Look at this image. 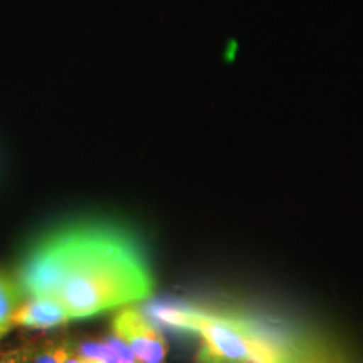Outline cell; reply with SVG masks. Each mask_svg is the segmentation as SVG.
Segmentation results:
<instances>
[{
    "instance_id": "277c9868",
    "label": "cell",
    "mask_w": 363,
    "mask_h": 363,
    "mask_svg": "<svg viewBox=\"0 0 363 363\" xmlns=\"http://www.w3.org/2000/svg\"><path fill=\"white\" fill-rule=\"evenodd\" d=\"M65 308L54 301L51 298H26L16 308L12 316L13 326H22V328L33 330H49L56 328L69 321Z\"/></svg>"
},
{
    "instance_id": "6da1fadb",
    "label": "cell",
    "mask_w": 363,
    "mask_h": 363,
    "mask_svg": "<svg viewBox=\"0 0 363 363\" xmlns=\"http://www.w3.org/2000/svg\"><path fill=\"white\" fill-rule=\"evenodd\" d=\"M16 284L22 298H51L79 320L148 298L153 276L130 230L89 219L40 234L22 257Z\"/></svg>"
},
{
    "instance_id": "5b68a950",
    "label": "cell",
    "mask_w": 363,
    "mask_h": 363,
    "mask_svg": "<svg viewBox=\"0 0 363 363\" xmlns=\"http://www.w3.org/2000/svg\"><path fill=\"white\" fill-rule=\"evenodd\" d=\"M21 291L16 283L0 274V338H4L12 328V316L19 306Z\"/></svg>"
},
{
    "instance_id": "52a82bcc",
    "label": "cell",
    "mask_w": 363,
    "mask_h": 363,
    "mask_svg": "<svg viewBox=\"0 0 363 363\" xmlns=\"http://www.w3.org/2000/svg\"><path fill=\"white\" fill-rule=\"evenodd\" d=\"M33 347H19L13 350L0 353V363H30L33 360Z\"/></svg>"
},
{
    "instance_id": "8992f818",
    "label": "cell",
    "mask_w": 363,
    "mask_h": 363,
    "mask_svg": "<svg viewBox=\"0 0 363 363\" xmlns=\"http://www.w3.org/2000/svg\"><path fill=\"white\" fill-rule=\"evenodd\" d=\"M72 350L66 342H48L33 353L30 363H65Z\"/></svg>"
},
{
    "instance_id": "3957f363",
    "label": "cell",
    "mask_w": 363,
    "mask_h": 363,
    "mask_svg": "<svg viewBox=\"0 0 363 363\" xmlns=\"http://www.w3.org/2000/svg\"><path fill=\"white\" fill-rule=\"evenodd\" d=\"M116 338L128 345L138 363H165L167 342L162 333L135 308H123L111 323Z\"/></svg>"
},
{
    "instance_id": "9c48e42d",
    "label": "cell",
    "mask_w": 363,
    "mask_h": 363,
    "mask_svg": "<svg viewBox=\"0 0 363 363\" xmlns=\"http://www.w3.org/2000/svg\"><path fill=\"white\" fill-rule=\"evenodd\" d=\"M83 363H99V362H94V360H88V358L83 357Z\"/></svg>"
},
{
    "instance_id": "ba28073f",
    "label": "cell",
    "mask_w": 363,
    "mask_h": 363,
    "mask_svg": "<svg viewBox=\"0 0 363 363\" xmlns=\"http://www.w3.org/2000/svg\"><path fill=\"white\" fill-rule=\"evenodd\" d=\"M194 363H254V362H249V360H230V358L217 355V353L211 352V350H208V348H206L202 345L201 350L197 352V355H195V358H194Z\"/></svg>"
},
{
    "instance_id": "7a4b0ae2",
    "label": "cell",
    "mask_w": 363,
    "mask_h": 363,
    "mask_svg": "<svg viewBox=\"0 0 363 363\" xmlns=\"http://www.w3.org/2000/svg\"><path fill=\"white\" fill-rule=\"evenodd\" d=\"M157 316L182 330L197 331L203 347L230 360L254 363H296V360L276 345L269 337L246 320L229 315H211L189 308H160Z\"/></svg>"
}]
</instances>
